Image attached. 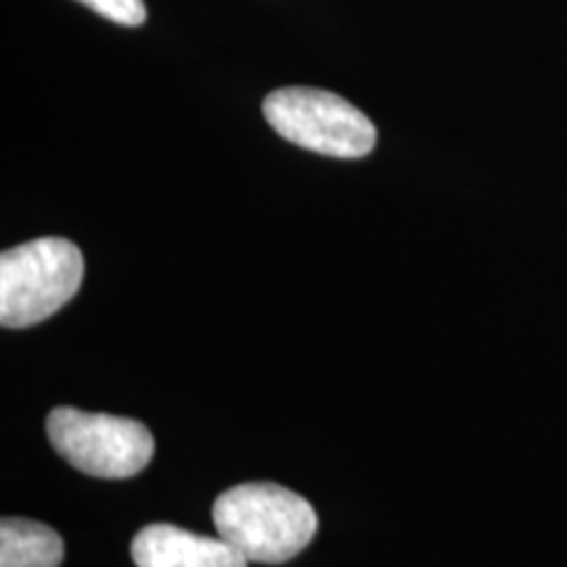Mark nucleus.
<instances>
[{"mask_svg":"<svg viewBox=\"0 0 567 567\" xmlns=\"http://www.w3.org/2000/svg\"><path fill=\"white\" fill-rule=\"evenodd\" d=\"M132 559L137 567H247L250 563L221 536H197L168 523L142 528L132 542Z\"/></svg>","mask_w":567,"mask_h":567,"instance_id":"5","label":"nucleus"},{"mask_svg":"<svg viewBox=\"0 0 567 567\" xmlns=\"http://www.w3.org/2000/svg\"><path fill=\"white\" fill-rule=\"evenodd\" d=\"M82 250L63 237H40L0 255V323L27 329L80 292Z\"/></svg>","mask_w":567,"mask_h":567,"instance_id":"2","label":"nucleus"},{"mask_svg":"<svg viewBox=\"0 0 567 567\" xmlns=\"http://www.w3.org/2000/svg\"><path fill=\"white\" fill-rule=\"evenodd\" d=\"M80 3L87 6L95 13H101L109 21H116V24L124 27H140L145 24V3L142 0H80Z\"/></svg>","mask_w":567,"mask_h":567,"instance_id":"7","label":"nucleus"},{"mask_svg":"<svg viewBox=\"0 0 567 567\" xmlns=\"http://www.w3.org/2000/svg\"><path fill=\"white\" fill-rule=\"evenodd\" d=\"M268 124L284 140L331 158H363L375 145V126L334 92L284 87L264 101Z\"/></svg>","mask_w":567,"mask_h":567,"instance_id":"3","label":"nucleus"},{"mask_svg":"<svg viewBox=\"0 0 567 567\" xmlns=\"http://www.w3.org/2000/svg\"><path fill=\"white\" fill-rule=\"evenodd\" d=\"M213 523L234 549L264 565L297 557L318 530L310 502L276 484H243L224 492L213 505Z\"/></svg>","mask_w":567,"mask_h":567,"instance_id":"1","label":"nucleus"},{"mask_svg":"<svg viewBox=\"0 0 567 567\" xmlns=\"http://www.w3.org/2000/svg\"><path fill=\"white\" fill-rule=\"evenodd\" d=\"M48 439L76 471L95 478H130L153 460V434L140 421L55 408L48 415Z\"/></svg>","mask_w":567,"mask_h":567,"instance_id":"4","label":"nucleus"},{"mask_svg":"<svg viewBox=\"0 0 567 567\" xmlns=\"http://www.w3.org/2000/svg\"><path fill=\"white\" fill-rule=\"evenodd\" d=\"M63 542L53 528L24 517L0 523V567H59Z\"/></svg>","mask_w":567,"mask_h":567,"instance_id":"6","label":"nucleus"}]
</instances>
